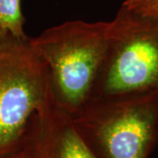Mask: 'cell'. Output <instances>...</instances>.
Here are the masks:
<instances>
[{"label": "cell", "instance_id": "obj_9", "mask_svg": "<svg viewBox=\"0 0 158 158\" xmlns=\"http://www.w3.org/2000/svg\"><path fill=\"white\" fill-rule=\"evenodd\" d=\"M6 33V32L3 31V30L1 29V27H0V43H1V40H2V39H3V37H4V35H5Z\"/></svg>", "mask_w": 158, "mask_h": 158}, {"label": "cell", "instance_id": "obj_7", "mask_svg": "<svg viewBox=\"0 0 158 158\" xmlns=\"http://www.w3.org/2000/svg\"><path fill=\"white\" fill-rule=\"evenodd\" d=\"M122 5L143 14L158 17V0H124Z\"/></svg>", "mask_w": 158, "mask_h": 158}, {"label": "cell", "instance_id": "obj_2", "mask_svg": "<svg viewBox=\"0 0 158 158\" xmlns=\"http://www.w3.org/2000/svg\"><path fill=\"white\" fill-rule=\"evenodd\" d=\"M158 93V17L121 6L110 21L107 48L91 101Z\"/></svg>", "mask_w": 158, "mask_h": 158}, {"label": "cell", "instance_id": "obj_1", "mask_svg": "<svg viewBox=\"0 0 158 158\" xmlns=\"http://www.w3.org/2000/svg\"><path fill=\"white\" fill-rule=\"evenodd\" d=\"M110 21H67L29 37L45 62L54 103L71 117L90 104L107 48Z\"/></svg>", "mask_w": 158, "mask_h": 158}, {"label": "cell", "instance_id": "obj_5", "mask_svg": "<svg viewBox=\"0 0 158 158\" xmlns=\"http://www.w3.org/2000/svg\"><path fill=\"white\" fill-rule=\"evenodd\" d=\"M23 148L32 158H97L72 117L54 100L34 118Z\"/></svg>", "mask_w": 158, "mask_h": 158}, {"label": "cell", "instance_id": "obj_3", "mask_svg": "<svg viewBox=\"0 0 158 158\" xmlns=\"http://www.w3.org/2000/svg\"><path fill=\"white\" fill-rule=\"evenodd\" d=\"M53 100L47 65L28 36L6 33L0 43V157L23 148L34 118Z\"/></svg>", "mask_w": 158, "mask_h": 158}, {"label": "cell", "instance_id": "obj_4", "mask_svg": "<svg viewBox=\"0 0 158 158\" xmlns=\"http://www.w3.org/2000/svg\"><path fill=\"white\" fill-rule=\"evenodd\" d=\"M72 119L97 158H148L158 141V93L92 101Z\"/></svg>", "mask_w": 158, "mask_h": 158}, {"label": "cell", "instance_id": "obj_6", "mask_svg": "<svg viewBox=\"0 0 158 158\" xmlns=\"http://www.w3.org/2000/svg\"><path fill=\"white\" fill-rule=\"evenodd\" d=\"M26 22L20 0H0V27L16 37H27L24 31Z\"/></svg>", "mask_w": 158, "mask_h": 158}, {"label": "cell", "instance_id": "obj_8", "mask_svg": "<svg viewBox=\"0 0 158 158\" xmlns=\"http://www.w3.org/2000/svg\"><path fill=\"white\" fill-rule=\"evenodd\" d=\"M0 158H32L31 156L29 155V153L27 152V150L23 148L19 150H17L15 152H12L11 154H8L6 156H4Z\"/></svg>", "mask_w": 158, "mask_h": 158}]
</instances>
